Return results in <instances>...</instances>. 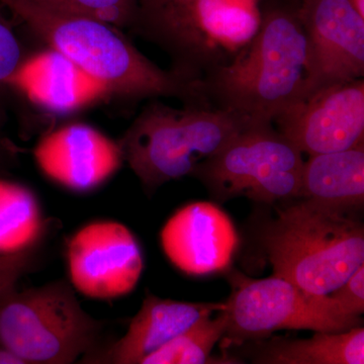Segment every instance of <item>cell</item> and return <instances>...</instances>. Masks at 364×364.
Returning <instances> with one entry per match:
<instances>
[{"label": "cell", "instance_id": "cell-27", "mask_svg": "<svg viewBox=\"0 0 364 364\" xmlns=\"http://www.w3.org/2000/svg\"><path fill=\"white\" fill-rule=\"evenodd\" d=\"M352 2H353L354 6L358 9V13L364 16V0H352Z\"/></svg>", "mask_w": 364, "mask_h": 364}, {"label": "cell", "instance_id": "cell-2", "mask_svg": "<svg viewBox=\"0 0 364 364\" xmlns=\"http://www.w3.org/2000/svg\"><path fill=\"white\" fill-rule=\"evenodd\" d=\"M299 6H267L253 39L226 65L200 78L203 95L213 107L272 123L301 100L309 48Z\"/></svg>", "mask_w": 364, "mask_h": 364}, {"label": "cell", "instance_id": "cell-20", "mask_svg": "<svg viewBox=\"0 0 364 364\" xmlns=\"http://www.w3.org/2000/svg\"><path fill=\"white\" fill-rule=\"evenodd\" d=\"M33 4L61 13L88 16L112 23L117 28H131L139 11V0H30Z\"/></svg>", "mask_w": 364, "mask_h": 364}, {"label": "cell", "instance_id": "cell-22", "mask_svg": "<svg viewBox=\"0 0 364 364\" xmlns=\"http://www.w3.org/2000/svg\"><path fill=\"white\" fill-rule=\"evenodd\" d=\"M328 303L343 317L361 318L364 313V264L336 289L327 294Z\"/></svg>", "mask_w": 364, "mask_h": 364}, {"label": "cell", "instance_id": "cell-25", "mask_svg": "<svg viewBox=\"0 0 364 364\" xmlns=\"http://www.w3.org/2000/svg\"><path fill=\"white\" fill-rule=\"evenodd\" d=\"M0 364H26L23 359L18 358L13 351L0 343Z\"/></svg>", "mask_w": 364, "mask_h": 364}, {"label": "cell", "instance_id": "cell-13", "mask_svg": "<svg viewBox=\"0 0 364 364\" xmlns=\"http://www.w3.org/2000/svg\"><path fill=\"white\" fill-rule=\"evenodd\" d=\"M160 240L170 262L195 277L226 270L239 246L231 218L208 202L179 208L163 227Z\"/></svg>", "mask_w": 364, "mask_h": 364}, {"label": "cell", "instance_id": "cell-17", "mask_svg": "<svg viewBox=\"0 0 364 364\" xmlns=\"http://www.w3.org/2000/svg\"><path fill=\"white\" fill-rule=\"evenodd\" d=\"M254 363L263 364H363L364 329L316 332L312 338L277 340Z\"/></svg>", "mask_w": 364, "mask_h": 364}, {"label": "cell", "instance_id": "cell-3", "mask_svg": "<svg viewBox=\"0 0 364 364\" xmlns=\"http://www.w3.org/2000/svg\"><path fill=\"white\" fill-rule=\"evenodd\" d=\"M298 200L267 228L265 251L273 274L327 296L364 264L363 225L351 210Z\"/></svg>", "mask_w": 364, "mask_h": 364}, {"label": "cell", "instance_id": "cell-15", "mask_svg": "<svg viewBox=\"0 0 364 364\" xmlns=\"http://www.w3.org/2000/svg\"><path fill=\"white\" fill-rule=\"evenodd\" d=\"M225 303H189L147 294L132 318L128 331L102 352L85 355L82 363L141 364L200 318L226 310Z\"/></svg>", "mask_w": 364, "mask_h": 364}, {"label": "cell", "instance_id": "cell-26", "mask_svg": "<svg viewBox=\"0 0 364 364\" xmlns=\"http://www.w3.org/2000/svg\"><path fill=\"white\" fill-rule=\"evenodd\" d=\"M178 0H139V9H149Z\"/></svg>", "mask_w": 364, "mask_h": 364}, {"label": "cell", "instance_id": "cell-5", "mask_svg": "<svg viewBox=\"0 0 364 364\" xmlns=\"http://www.w3.org/2000/svg\"><path fill=\"white\" fill-rule=\"evenodd\" d=\"M260 25L255 0H178L139 9L133 28L172 58V69L200 79L226 65Z\"/></svg>", "mask_w": 364, "mask_h": 364}, {"label": "cell", "instance_id": "cell-18", "mask_svg": "<svg viewBox=\"0 0 364 364\" xmlns=\"http://www.w3.org/2000/svg\"><path fill=\"white\" fill-rule=\"evenodd\" d=\"M47 230L39 200L30 188L0 178V254L36 249Z\"/></svg>", "mask_w": 364, "mask_h": 364}, {"label": "cell", "instance_id": "cell-12", "mask_svg": "<svg viewBox=\"0 0 364 364\" xmlns=\"http://www.w3.org/2000/svg\"><path fill=\"white\" fill-rule=\"evenodd\" d=\"M33 158L48 178L75 193L100 188L124 162L119 142L83 123L46 133L33 149Z\"/></svg>", "mask_w": 364, "mask_h": 364}, {"label": "cell", "instance_id": "cell-21", "mask_svg": "<svg viewBox=\"0 0 364 364\" xmlns=\"http://www.w3.org/2000/svg\"><path fill=\"white\" fill-rule=\"evenodd\" d=\"M26 56L13 26L0 14V98L11 91V81Z\"/></svg>", "mask_w": 364, "mask_h": 364}, {"label": "cell", "instance_id": "cell-11", "mask_svg": "<svg viewBox=\"0 0 364 364\" xmlns=\"http://www.w3.org/2000/svg\"><path fill=\"white\" fill-rule=\"evenodd\" d=\"M273 121L301 153L338 152L363 143V78L321 88Z\"/></svg>", "mask_w": 364, "mask_h": 364}, {"label": "cell", "instance_id": "cell-1", "mask_svg": "<svg viewBox=\"0 0 364 364\" xmlns=\"http://www.w3.org/2000/svg\"><path fill=\"white\" fill-rule=\"evenodd\" d=\"M0 4L48 47L107 86L112 97H176L183 105H210L200 79L159 68L112 23L53 11L30 0H0Z\"/></svg>", "mask_w": 364, "mask_h": 364}, {"label": "cell", "instance_id": "cell-10", "mask_svg": "<svg viewBox=\"0 0 364 364\" xmlns=\"http://www.w3.org/2000/svg\"><path fill=\"white\" fill-rule=\"evenodd\" d=\"M308 40L309 73L301 100L364 75V16L352 0H303L299 6Z\"/></svg>", "mask_w": 364, "mask_h": 364}, {"label": "cell", "instance_id": "cell-23", "mask_svg": "<svg viewBox=\"0 0 364 364\" xmlns=\"http://www.w3.org/2000/svg\"><path fill=\"white\" fill-rule=\"evenodd\" d=\"M36 249L25 252L0 254V294L16 287V282L35 263Z\"/></svg>", "mask_w": 364, "mask_h": 364}, {"label": "cell", "instance_id": "cell-16", "mask_svg": "<svg viewBox=\"0 0 364 364\" xmlns=\"http://www.w3.org/2000/svg\"><path fill=\"white\" fill-rule=\"evenodd\" d=\"M299 198L351 212L360 210L364 203L363 143L309 156L301 171Z\"/></svg>", "mask_w": 364, "mask_h": 364}, {"label": "cell", "instance_id": "cell-24", "mask_svg": "<svg viewBox=\"0 0 364 364\" xmlns=\"http://www.w3.org/2000/svg\"><path fill=\"white\" fill-rule=\"evenodd\" d=\"M14 149L11 144L0 136V176L6 171V167L11 164L14 157Z\"/></svg>", "mask_w": 364, "mask_h": 364}, {"label": "cell", "instance_id": "cell-7", "mask_svg": "<svg viewBox=\"0 0 364 364\" xmlns=\"http://www.w3.org/2000/svg\"><path fill=\"white\" fill-rule=\"evenodd\" d=\"M272 124L241 132L191 176L221 198L241 196L268 203L299 198L303 153Z\"/></svg>", "mask_w": 364, "mask_h": 364}, {"label": "cell", "instance_id": "cell-8", "mask_svg": "<svg viewBox=\"0 0 364 364\" xmlns=\"http://www.w3.org/2000/svg\"><path fill=\"white\" fill-rule=\"evenodd\" d=\"M230 344L261 338L280 330L343 332L360 326L361 318L343 317L327 296L306 294L273 274L262 279L237 280L226 301Z\"/></svg>", "mask_w": 364, "mask_h": 364}, {"label": "cell", "instance_id": "cell-14", "mask_svg": "<svg viewBox=\"0 0 364 364\" xmlns=\"http://www.w3.org/2000/svg\"><path fill=\"white\" fill-rule=\"evenodd\" d=\"M11 90L33 107L59 116L112 97L107 86L49 47L26 57L11 81Z\"/></svg>", "mask_w": 364, "mask_h": 364}, {"label": "cell", "instance_id": "cell-6", "mask_svg": "<svg viewBox=\"0 0 364 364\" xmlns=\"http://www.w3.org/2000/svg\"><path fill=\"white\" fill-rule=\"evenodd\" d=\"M105 322L81 308L66 280L0 294V343L26 364H70L95 350Z\"/></svg>", "mask_w": 364, "mask_h": 364}, {"label": "cell", "instance_id": "cell-9", "mask_svg": "<svg viewBox=\"0 0 364 364\" xmlns=\"http://www.w3.org/2000/svg\"><path fill=\"white\" fill-rule=\"evenodd\" d=\"M67 267L74 289L95 299L131 294L144 269L142 250L129 228L97 221L78 230L67 244Z\"/></svg>", "mask_w": 364, "mask_h": 364}, {"label": "cell", "instance_id": "cell-4", "mask_svg": "<svg viewBox=\"0 0 364 364\" xmlns=\"http://www.w3.org/2000/svg\"><path fill=\"white\" fill-rule=\"evenodd\" d=\"M183 105L150 102L117 141L124 161L148 191L191 176L241 132L267 123L213 105Z\"/></svg>", "mask_w": 364, "mask_h": 364}, {"label": "cell", "instance_id": "cell-19", "mask_svg": "<svg viewBox=\"0 0 364 364\" xmlns=\"http://www.w3.org/2000/svg\"><path fill=\"white\" fill-rule=\"evenodd\" d=\"M228 327L226 310L215 318L207 316L181 333L141 364H203L217 363L210 358L215 344L225 336Z\"/></svg>", "mask_w": 364, "mask_h": 364}]
</instances>
